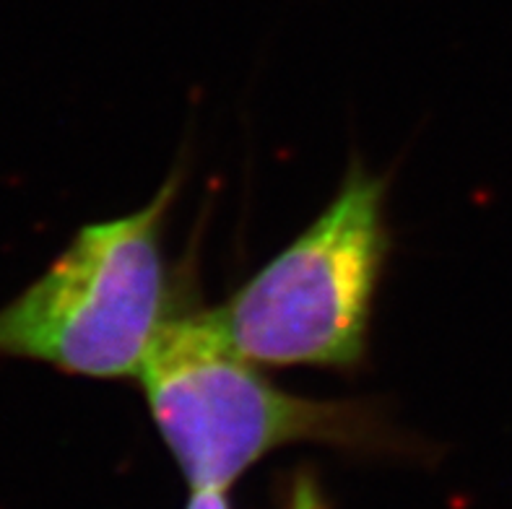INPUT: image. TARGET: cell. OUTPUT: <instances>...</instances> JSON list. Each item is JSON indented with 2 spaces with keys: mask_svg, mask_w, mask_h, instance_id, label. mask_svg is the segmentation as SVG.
<instances>
[{
  "mask_svg": "<svg viewBox=\"0 0 512 509\" xmlns=\"http://www.w3.org/2000/svg\"><path fill=\"white\" fill-rule=\"evenodd\" d=\"M138 382L190 489L227 491L268 452L297 442L351 452L406 447L372 400H315L273 385L208 310L177 312Z\"/></svg>",
  "mask_w": 512,
  "mask_h": 509,
  "instance_id": "obj_1",
  "label": "cell"
},
{
  "mask_svg": "<svg viewBox=\"0 0 512 509\" xmlns=\"http://www.w3.org/2000/svg\"><path fill=\"white\" fill-rule=\"evenodd\" d=\"M182 174L149 206L78 229L34 284L0 307V359L89 380H138L182 310L164 258V224Z\"/></svg>",
  "mask_w": 512,
  "mask_h": 509,
  "instance_id": "obj_2",
  "label": "cell"
},
{
  "mask_svg": "<svg viewBox=\"0 0 512 509\" xmlns=\"http://www.w3.org/2000/svg\"><path fill=\"white\" fill-rule=\"evenodd\" d=\"M385 195L388 180L354 159L318 221L208 310L234 351L260 367L364 364L390 252Z\"/></svg>",
  "mask_w": 512,
  "mask_h": 509,
  "instance_id": "obj_3",
  "label": "cell"
},
{
  "mask_svg": "<svg viewBox=\"0 0 512 509\" xmlns=\"http://www.w3.org/2000/svg\"><path fill=\"white\" fill-rule=\"evenodd\" d=\"M284 509H328L323 491H320L318 481H315L312 473H299L294 478Z\"/></svg>",
  "mask_w": 512,
  "mask_h": 509,
  "instance_id": "obj_4",
  "label": "cell"
},
{
  "mask_svg": "<svg viewBox=\"0 0 512 509\" xmlns=\"http://www.w3.org/2000/svg\"><path fill=\"white\" fill-rule=\"evenodd\" d=\"M188 509H232L227 491L219 489H193Z\"/></svg>",
  "mask_w": 512,
  "mask_h": 509,
  "instance_id": "obj_5",
  "label": "cell"
}]
</instances>
